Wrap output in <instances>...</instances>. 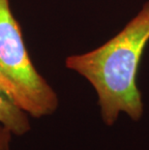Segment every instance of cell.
<instances>
[{
    "label": "cell",
    "mask_w": 149,
    "mask_h": 150,
    "mask_svg": "<svg viewBox=\"0 0 149 150\" xmlns=\"http://www.w3.org/2000/svg\"><path fill=\"white\" fill-rule=\"evenodd\" d=\"M149 42V1L120 32L91 52L73 54L65 60L68 69L90 82L98 95L104 123L112 126L124 112L138 121L143 103L137 75Z\"/></svg>",
    "instance_id": "1"
},
{
    "label": "cell",
    "mask_w": 149,
    "mask_h": 150,
    "mask_svg": "<svg viewBox=\"0 0 149 150\" xmlns=\"http://www.w3.org/2000/svg\"><path fill=\"white\" fill-rule=\"evenodd\" d=\"M0 90L34 118L50 115L58 108L57 94L28 54L10 0H0Z\"/></svg>",
    "instance_id": "2"
},
{
    "label": "cell",
    "mask_w": 149,
    "mask_h": 150,
    "mask_svg": "<svg viewBox=\"0 0 149 150\" xmlns=\"http://www.w3.org/2000/svg\"><path fill=\"white\" fill-rule=\"evenodd\" d=\"M28 113L0 90V125L15 136H23L31 129Z\"/></svg>",
    "instance_id": "3"
},
{
    "label": "cell",
    "mask_w": 149,
    "mask_h": 150,
    "mask_svg": "<svg viewBox=\"0 0 149 150\" xmlns=\"http://www.w3.org/2000/svg\"><path fill=\"white\" fill-rule=\"evenodd\" d=\"M13 134L0 125V150H11V142Z\"/></svg>",
    "instance_id": "4"
}]
</instances>
